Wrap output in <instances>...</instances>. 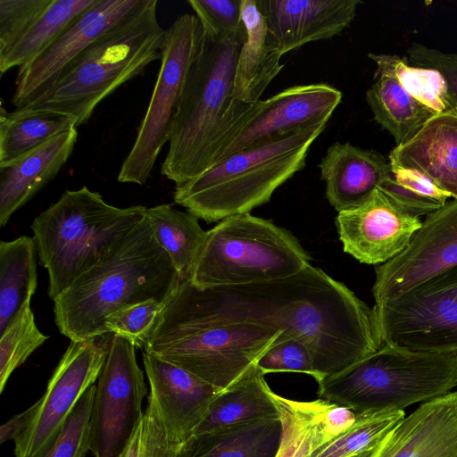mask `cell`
Listing matches in <instances>:
<instances>
[{
	"label": "cell",
	"mask_w": 457,
	"mask_h": 457,
	"mask_svg": "<svg viewBox=\"0 0 457 457\" xmlns=\"http://www.w3.org/2000/svg\"><path fill=\"white\" fill-rule=\"evenodd\" d=\"M146 207L120 208L86 186L66 190L32 224L39 262L53 301L115 248L145 217Z\"/></svg>",
	"instance_id": "cell-7"
},
{
	"label": "cell",
	"mask_w": 457,
	"mask_h": 457,
	"mask_svg": "<svg viewBox=\"0 0 457 457\" xmlns=\"http://www.w3.org/2000/svg\"><path fill=\"white\" fill-rule=\"evenodd\" d=\"M281 436L279 417L191 436L176 457H275Z\"/></svg>",
	"instance_id": "cell-25"
},
{
	"label": "cell",
	"mask_w": 457,
	"mask_h": 457,
	"mask_svg": "<svg viewBox=\"0 0 457 457\" xmlns=\"http://www.w3.org/2000/svg\"><path fill=\"white\" fill-rule=\"evenodd\" d=\"M281 423L279 445L275 457H309L334 439L325 424L331 403L322 399L296 401L272 391Z\"/></svg>",
	"instance_id": "cell-28"
},
{
	"label": "cell",
	"mask_w": 457,
	"mask_h": 457,
	"mask_svg": "<svg viewBox=\"0 0 457 457\" xmlns=\"http://www.w3.org/2000/svg\"><path fill=\"white\" fill-rule=\"evenodd\" d=\"M157 4L151 0L112 27L16 110L65 114L76 120L77 127L87 122L102 100L161 59L166 29L158 21Z\"/></svg>",
	"instance_id": "cell-5"
},
{
	"label": "cell",
	"mask_w": 457,
	"mask_h": 457,
	"mask_svg": "<svg viewBox=\"0 0 457 457\" xmlns=\"http://www.w3.org/2000/svg\"><path fill=\"white\" fill-rule=\"evenodd\" d=\"M354 424L309 457H354L373 447L404 417L403 410L356 413Z\"/></svg>",
	"instance_id": "cell-35"
},
{
	"label": "cell",
	"mask_w": 457,
	"mask_h": 457,
	"mask_svg": "<svg viewBox=\"0 0 457 457\" xmlns=\"http://www.w3.org/2000/svg\"><path fill=\"white\" fill-rule=\"evenodd\" d=\"M366 457H457V391L421 403Z\"/></svg>",
	"instance_id": "cell-19"
},
{
	"label": "cell",
	"mask_w": 457,
	"mask_h": 457,
	"mask_svg": "<svg viewBox=\"0 0 457 457\" xmlns=\"http://www.w3.org/2000/svg\"><path fill=\"white\" fill-rule=\"evenodd\" d=\"M52 0H0V54L12 47Z\"/></svg>",
	"instance_id": "cell-41"
},
{
	"label": "cell",
	"mask_w": 457,
	"mask_h": 457,
	"mask_svg": "<svg viewBox=\"0 0 457 457\" xmlns=\"http://www.w3.org/2000/svg\"><path fill=\"white\" fill-rule=\"evenodd\" d=\"M310 263L290 231L251 213L237 214L206 231L190 281L199 289L263 283Z\"/></svg>",
	"instance_id": "cell-9"
},
{
	"label": "cell",
	"mask_w": 457,
	"mask_h": 457,
	"mask_svg": "<svg viewBox=\"0 0 457 457\" xmlns=\"http://www.w3.org/2000/svg\"><path fill=\"white\" fill-rule=\"evenodd\" d=\"M39 405L40 401L38 400L23 412L13 416L4 423L0 428V443L4 444L8 440L15 441L20 437L30 426Z\"/></svg>",
	"instance_id": "cell-44"
},
{
	"label": "cell",
	"mask_w": 457,
	"mask_h": 457,
	"mask_svg": "<svg viewBox=\"0 0 457 457\" xmlns=\"http://www.w3.org/2000/svg\"><path fill=\"white\" fill-rule=\"evenodd\" d=\"M372 313L379 347L457 350V265L397 298L374 303Z\"/></svg>",
	"instance_id": "cell-11"
},
{
	"label": "cell",
	"mask_w": 457,
	"mask_h": 457,
	"mask_svg": "<svg viewBox=\"0 0 457 457\" xmlns=\"http://www.w3.org/2000/svg\"><path fill=\"white\" fill-rule=\"evenodd\" d=\"M457 386V350L416 352L383 345L318 382L320 399L355 413L397 411Z\"/></svg>",
	"instance_id": "cell-8"
},
{
	"label": "cell",
	"mask_w": 457,
	"mask_h": 457,
	"mask_svg": "<svg viewBox=\"0 0 457 457\" xmlns=\"http://www.w3.org/2000/svg\"><path fill=\"white\" fill-rule=\"evenodd\" d=\"M245 28L226 37L204 32L174 114L161 173L176 186L209 170L262 100L245 104L233 98V82Z\"/></svg>",
	"instance_id": "cell-3"
},
{
	"label": "cell",
	"mask_w": 457,
	"mask_h": 457,
	"mask_svg": "<svg viewBox=\"0 0 457 457\" xmlns=\"http://www.w3.org/2000/svg\"><path fill=\"white\" fill-rule=\"evenodd\" d=\"M182 444L170 440L154 411L144 416L119 457H176Z\"/></svg>",
	"instance_id": "cell-39"
},
{
	"label": "cell",
	"mask_w": 457,
	"mask_h": 457,
	"mask_svg": "<svg viewBox=\"0 0 457 457\" xmlns=\"http://www.w3.org/2000/svg\"><path fill=\"white\" fill-rule=\"evenodd\" d=\"M179 281L145 216L105 257L54 300V321L71 341L105 335L112 313L150 299L164 302Z\"/></svg>",
	"instance_id": "cell-4"
},
{
	"label": "cell",
	"mask_w": 457,
	"mask_h": 457,
	"mask_svg": "<svg viewBox=\"0 0 457 457\" xmlns=\"http://www.w3.org/2000/svg\"><path fill=\"white\" fill-rule=\"evenodd\" d=\"M366 101L374 120L392 135L395 146L409 142L436 115L396 81L382 74H374V82L366 91Z\"/></svg>",
	"instance_id": "cell-27"
},
{
	"label": "cell",
	"mask_w": 457,
	"mask_h": 457,
	"mask_svg": "<svg viewBox=\"0 0 457 457\" xmlns=\"http://www.w3.org/2000/svg\"><path fill=\"white\" fill-rule=\"evenodd\" d=\"M106 352L107 345L96 338L71 341L39 399L33 421L14 441L15 457H45L79 398L98 379Z\"/></svg>",
	"instance_id": "cell-13"
},
{
	"label": "cell",
	"mask_w": 457,
	"mask_h": 457,
	"mask_svg": "<svg viewBox=\"0 0 457 457\" xmlns=\"http://www.w3.org/2000/svg\"><path fill=\"white\" fill-rule=\"evenodd\" d=\"M388 161L419 171L457 198V112L433 116L413 138L395 146Z\"/></svg>",
	"instance_id": "cell-22"
},
{
	"label": "cell",
	"mask_w": 457,
	"mask_h": 457,
	"mask_svg": "<svg viewBox=\"0 0 457 457\" xmlns=\"http://www.w3.org/2000/svg\"><path fill=\"white\" fill-rule=\"evenodd\" d=\"M36 252L28 236L0 243V334L36 291Z\"/></svg>",
	"instance_id": "cell-30"
},
{
	"label": "cell",
	"mask_w": 457,
	"mask_h": 457,
	"mask_svg": "<svg viewBox=\"0 0 457 457\" xmlns=\"http://www.w3.org/2000/svg\"><path fill=\"white\" fill-rule=\"evenodd\" d=\"M77 128L66 130L0 168V225L52 180L70 158Z\"/></svg>",
	"instance_id": "cell-23"
},
{
	"label": "cell",
	"mask_w": 457,
	"mask_h": 457,
	"mask_svg": "<svg viewBox=\"0 0 457 457\" xmlns=\"http://www.w3.org/2000/svg\"><path fill=\"white\" fill-rule=\"evenodd\" d=\"M357 415L352 410L331 403L325 414V424L333 438L345 432L351 428Z\"/></svg>",
	"instance_id": "cell-45"
},
{
	"label": "cell",
	"mask_w": 457,
	"mask_h": 457,
	"mask_svg": "<svg viewBox=\"0 0 457 457\" xmlns=\"http://www.w3.org/2000/svg\"><path fill=\"white\" fill-rule=\"evenodd\" d=\"M281 333L231 315L209 289L179 279L143 349L223 391L256 366Z\"/></svg>",
	"instance_id": "cell-2"
},
{
	"label": "cell",
	"mask_w": 457,
	"mask_h": 457,
	"mask_svg": "<svg viewBox=\"0 0 457 457\" xmlns=\"http://www.w3.org/2000/svg\"><path fill=\"white\" fill-rule=\"evenodd\" d=\"M389 166L388 158L377 151L334 143L319 164L330 205L337 212L360 205L378 187Z\"/></svg>",
	"instance_id": "cell-21"
},
{
	"label": "cell",
	"mask_w": 457,
	"mask_h": 457,
	"mask_svg": "<svg viewBox=\"0 0 457 457\" xmlns=\"http://www.w3.org/2000/svg\"><path fill=\"white\" fill-rule=\"evenodd\" d=\"M336 226L345 253L361 263L380 265L406 249L421 220L377 188L360 205L339 212Z\"/></svg>",
	"instance_id": "cell-16"
},
{
	"label": "cell",
	"mask_w": 457,
	"mask_h": 457,
	"mask_svg": "<svg viewBox=\"0 0 457 457\" xmlns=\"http://www.w3.org/2000/svg\"><path fill=\"white\" fill-rule=\"evenodd\" d=\"M157 243L167 253L179 279L191 280L193 270L204 241L206 231L198 218L170 204H162L145 211Z\"/></svg>",
	"instance_id": "cell-29"
},
{
	"label": "cell",
	"mask_w": 457,
	"mask_h": 457,
	"mask_svg": "<svg viewBox=\"0 0 457 457\" xmlns=\"http://www.w3.org/2000/svg\"><path fill=\"white\" fill-rule=\"evenodd\" d=\"M256 367L263 374L276 372H297L317 380L312 354L301 341L281 335L262 355Z\"/></svg>",
	"instance_id": "cell-40"
},
{
	"label": "cell",
	"mask_w": 457,
	"mask_h": 457,
	"mask_svg": "<svg viewBox=\"0 0 457 457\" xmlns=\"http://www.w3.org/2000/svg\"><path fill=\"white\" fill-rule=\"evenodd\" d=\"M143 362L150 386L147 406L156 414L168 437L184 444L222 390L145 352Z\"/></svg>",
	"instance_id": "cell-17"
},
{
	"label": "cell",
	"mask_w": 457,
	"mask_h": 457,
	"mask_svg": "<svg viewBox=\"0 0 457 457\" xmlns=\"http://www.w3.org/2000/svg\"><path fill=\"white\" fill-rule=\"evenodd\" d=\"M187 3L205 34L226 37L245 27L241 0H188Z\"/></svg>",
	"instance_id": "cell-42"
},
{
	"label": "cell",
	"mask_w": 457,
	"mask_h": 457,
	"mask_svg": "<svg viewBox=\"0 0 457 457\" xmlns=\"http://www.w3.org/2000/svg\"><path fill=\"white\" fill-rule=\"evenodd\" d=\"M245 39L240 49L233 82L236 101L253 104L280 72L282 54L275 43L257 0H241Z\"/></svg>",
	"instance_id": "cell-24"
},
{
	"label": "cell",
	"mask_w": 457,
	"mask_h": 457,
	"mask_svg": "<svg viewBox=\"0 0 457 457\" xmlns=\"http://www.w3.org/2000/svg\"><path fill=\"white\" fill-rule=\"evenodd\" d=\"M282 54L350 26L360 0H257Z\"/></svg>",
	"instance_id": "cell-20"
},
{
	"label": "cell",
	"mask_w": 457,
	"mask_h": 457,
	"mask_svg": "<svg viewBox=\"0 0 457 457\" xmlns=\"http://www.w3.org/2000/svg\"><path fill=\"white\" fill-rule=\"evenodd\" d=\"M457 265V198L428 214L399 255L378 265L375 303L399 297L436 274Z\"/></svg>",
	"instance_id": "cell-14"
},
{
	"label": "cell",
	"mask_w": 457,
	"mask_h": 457,
	"mask_svg": "<svg viewBox=\"0 0 457 457\" xmlns=\"http://www.w3.org/2000/svg\"><path fill=\"white\" fill-rule=\"evenodd\" d=\"M151 0H96L40 54L19 68L12 102L16 109L45 89L77 55Z\"/></svg>",
	"instance_id": "cell-15"
},
{
	"label": "cell",
	"mask_w": 457,
	"mask_h": 457,
	"mask_svg": "<svg viewBox=\"0 0 457 457\" xmlns=\"http://www.w3.org/2000/svg\"><path fill=\"white\" fill-rule=\"evenodd\" d=\"M77 128L71 116L53 112H1L0 168L20 159L57 135Z\"/></svg>",
	"instance_id": "cell-31"
},
{
	"label": "cell",
	"mask_w": 457,
	"mask_h": 457,
	"mask_svg": "<svg viewBox=\"0 0 457 457\" xmlns=\"http://www.w3.org/2000/svg\"><path fill=\"white\" fill-rule=\"evenodd\" d=\"M204 41L195 14L185 13L165 30L161 67L137 136L123 161L118 181L144 185L163 145L169 143L172 120L189 70Z\"/></svg>",
	"instance_id": "cell-10"
},
{
	"label": "cell",
	"mask_w": 457,
	"mask_h": 457,
	"mask_svg": "<svg viewBox=\"0 0 457 457\" xmlns=\"http://www.w3.org/2000/svg\"><path fill=\"white\" fill-rule=\"evenodd\" d=\"M264 376L254 366L221 391L210 405L193 435L228 426L279 417L271 395L272 390Z\"/></svg>",
	"instance_id": "cell-26"
},
{
	"label": "cell",
	"mask_w": 457,
	"mask_h": 457,
	"mask_svg": "<svg viewBox=\"0 0 457 457\" xmlns=\"http://www.w3.org/2000/svg\"><path fill=\"white\" fill-rule=\"evenodd\" d=\"M332 115L318 117L262 145L235 153L176 186L174 202L206 222L250 213L305 166L312 143Z\"/></svg>",
	"instance_id": "cell-6"
},
{
	"label": "cell",
	"mask_w": 457,
	"mask_h": 457,
	"mask_svg": "<svg viewBox=\"0 0 457 457\" xmlns=\"http://www.w3.org/2000/svg\"><path fill=\"white\" fill-rule=\"evenodd\" d=\"M341 100V91L325 83L293 86L262 100L258 112L223 149L214 165L235 153L270 142L318 117L332 115Z\"/></svg>",
	"instance_id": "cell-18"
},
{
	"label": "cell",
	"mask_w": 457,
	"mask_h": 457,
	"mask_svg": "<svg viewBox=\"0 0 457 457\" xmlns=\"http://www.w3.org/2000/svg\"><path fill=\"white\" fill-rule=\"evenodd\" d=\"M49 338L37 328L30 302H27L0 334V392L12 373Z\"/></svg>",
	"instance_id": "cell-36"
},
{
	"label": "cell",
	"mask_w": 457,
	"mask_h": 457,
	"mask_svg": "<svg viewBox=\"0 0 457 457\" xmlns=\"http://www.w3.org/2000/svg\"><path fill=\"white\" fill-rule=\"evenodd\" d=\"M96 390L94 384L79 398L45 457H87L90 451V422Z\"/></svg>",
	"instance_id": "cell-37"
},
{
	"label": "cell",
	"mask_w": 457,
	"mask_h": 457,
	"mask_svg": "<svg viewBox=\"0 0 457 457\" xmlns=\"http://www.w3.org/2000/svg\"><path fill=\"white\" fill-rule=\"evenodd\" d=\"M407 53L415 66L435 69L443 74L457 112V54L442 52L420 43H412Z\"/></svg>",
	"instance_id": "cell-43"
},
{
	"label": "cell",
	"mask_w": 457,
	"mask_h": 457,
	"mask_svg": "<svg viewBox=\"0 0 457 457\" xmlns=\"http://www.w3.org/2000/svg\"><path fill=\"white\" fill-rule=\"evenodd\" d=\"M378 189L417 218L439 210L452 197L419 171L392 164Z\"/></svg>",
	"instance_id": "cell-34"
},
{
	"label": "cell",
	"mask_w": 457,
	"mask_h": 457,
	"mask_svg": "<svg viewBox=\"0 0 457 457\" xmlns=\"http://www.w3.org/2000/svg\"><path fill=\"white\" fill-rule=\"evenodd\" d=\"M96 0H52L26 33L8 50L0 54L2 74L21 68L40 54Z\"/></svg>",
	"instance_id": "cell-32"
},
{
	"label": "cell",
	"mask_w": 457,
	"mask_h": 457,
	"mask_svg": "<svg viewBox=\"0 0 457 457\" xmlns=\"http://www.w3.org/2000/svg\"><path fill=\"white\" fill-rule=\"evenodd\" d=\"M377 68L375 73L396 81L420 104L441 114L455 112L447 82L435 69L410 65L407 57L397 54H368Z\"/></svg>",
	"instance_id": "cell-33"
},
{
	"label": "cell",
	"mask_w": 457,
	"mask_h": 457,
	"mask_svg": "<svg viewBox=\"0 0 457 457\" xmlns=\"http://www.w3.org/2000/svg\"><path fill=\"white\" fill-rule=\"evenodd\" d=\"M208 289L231 315L303 342L311 352L317 383L379 348L372 309L311 263L283 278Z\"/></svg>",
	"instance_id": "cell-1"
},
{
	"label": "cell",
	"mask_w": 457,
	"mask_h": 457,
	"mask_svg": "<svg viewBox=\"0 0 457 457\" xmlns=\"http://www.w3.org/2000/svg\"><path fill=\"white\" fill-rule=\"evenodd\" d=\"M148 389L137 364L136 345L112 335L98 377L90 422V452L119 457L144 416Z\"/></svg>",
	"instance_id": "cell-12"
},
{
	"label": "cell",
	"mask_w": 457,
	"mask_h": 457,
	"mask_svg": "<svg viewBox=\"0 0 457 457\" xmlns=\"http://www.w3.org/2000/svg\"><path fill=\"white\" fill-rule=\"evenodd\" d=\"M163 303L157 299H150L112 313L104 321L105 333L122 337L131 341L136 347L143 348Z\"/></svg>",
	"instance_id": "cell-38"
},
{
	"label": "cell",
	"mask_w": 457,
	"mask_h": 457,
	"mask_svg": "<svg viewBox=\"0 0 457 457\" xmlns=\"http://www.w3.org/2000/svg\"><path fill=\"white\" fill-rule=\"evenodd\" d=\"M366 452H367V451H366ZM366 452L361 453H360V454H358V455H356V456H354V457H365V456H366Z\"/></svg>",
	"instance_id": "cell-46"
}]
</instances>
